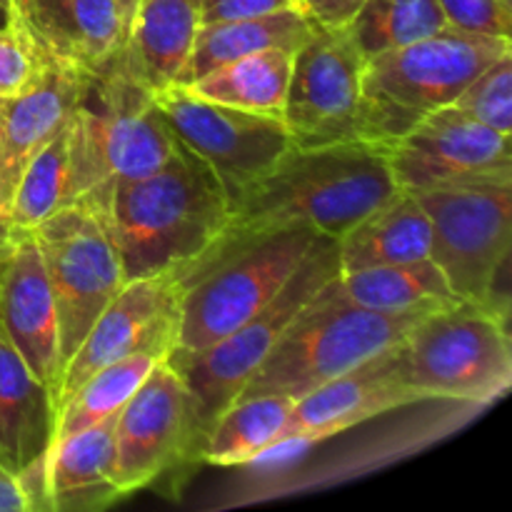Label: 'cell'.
<instances>
[{
  "label": "cell",
  "instance_id": "cell-1",
  "mask_svg": "<svg viewBox=\"0 0 512 512\" xmlns=\"http://www.w3.org/2000/svg\"><path fill=\"white\" fill-rule=\"evenodd\" d=\"M93 215L118 250L125 280H135L193 265L228 228L230 200L208 165L178 143L153 173L120 183Z\"/></svg>",
  "mask_w": 512,
  "mask_h": 512
},
{
  "label": "cell",
  "instance_id": "cell-2",
  "mask_svg": "<svg viewBox=\"0 0 512 512\" xmlns=\"http://www.w3.org/2000/svg\"><path fill=\"white\" fill-rule=\"evenodd\" d=\"M395 190L385 145L365 140L293 145L240 195L220 238L305 225L340 240Z\"/></svg>",
  "mask_w": 512,
  "mask_h": 512
},
{
  "label": "cell",
  "instance_id": "cell-3",
  "mask_svg": "<svg viewBox=\"0 0 512 512\" xmlns=\"http://www.w3.org/2000/svg\"><path fill=\"white\" fill-rule=\"evenodd\" d=\"M320 235L305 225L218 238L180 283L178 333L165 358L208 350L253 318L283 290Z\"/></svg>",
  "mask_w": 512,
  "mask_h": 512
},
{
  "label": "cell",
  "instance_id": "cell-4",
  "mask_svg": "<svg viewBox=\"0 0 512 512\" xmlns=\"http://www.w3.org/2000/svg\"><path fill=\"white\" fill-rule=\"evenodd\" d=\"M175 145L153 93L113 65L93 73L68 120L65 205L100 213L120 183L153 173Z\"/></svg>",
  "mask_w": 512,
  "mask_h": 512
},
{
  "label": "cell",
  "instance_id": "cell-5",
  "mask_svg": "<svg viewBox=\"0 0 512 512\" xmlns=\"http://www.w3.org/2000/svg\"><path fill=\"white\" fill-rule=\"evenodd\" d=\"M428 313H378L360 308L340 298L333 280L300 310L235 400L253 395L303 398L363 360L393 348Z\"/></svg>",
  "mask_w": 512,
  "mask_h": 512
},
{
  "label": "cell",
  "instance_id": "cell-6",
  "mask_svg": "<svg viewBox=\"0 0 512 512\" xmlns=\"http://www.w3.org/2000/svg\"><path fill=\"white\" fill-rule=\"evenodd\" d=\"M340 273L338 240L320 235L278 295L238 330L185 358H165L180 375L190 408V460L198 458L210 425L233 403L300 310Z\"/></svg>",
  "mask_w": 512,
  "mask_h": 512
},
{
  "label": "cell",
  "instance_id": "cell-7",
  "mask_svg": "<svg viewBox=\"0 0 512 512\" xmlns=\"http://www.w3.org/2000/svg\"><path fill=\"white\" fill-rule=\"evenodd\" d=\"M512 50L510 38L443 28L418 43L365 60V140L388 145L415 120L448 108L493 60Z\"/></svg>",
  "mask_w": 512,
  "mask_h": 512
},
{
  "label": "cell",
  "instance_id": "cell-8",
  "mask_svg": "<svg viewBox=\"0 0 512 512\" xmlns=\"http://www.w3.org/2000/svg\"><path fill=\"white\" fill-rule=\"evenodd\" d=\"M400 378L420 400L488 405L512 383L508 320L490 305L458 303L430 310L398 343Z\"/></svg>",
  "mask_w": 512,
  "mask_h": 512
},
{
  "label": "cell",
  "instance_id": "cell-9",
  "mask_svg": "<svg viewBox=\"0 0 512 512\" xmlns=\"http://www.w3.org/2000/svg\"><path fill=\"white\" fill-rule=\"evenodd\" d=\"M433 225L430 258L460 300L505 315L500 293L512 240V165L415 190Z\"/></svg>",
  "mask_w": 512,
  "mask_h": 512
},
{
  "label": "cell",
  "instance_id": "cell-10",
  "mask_svg": "<svg viewBox=\"0 0 512 512\" xmlns=\"http://www.w3.org/2000/svg\"><path fill=\"white\" fill-rule=\"evenodd\" d=\"M58 315L60 375L125 280L118 250L83 205H65L33 228ZM60 380V378H58Z\"/></svg>",
  "mask_w": 512,
  "mask_h": 512
},
{
  "label": "cell",
  "instance_id": "cell-11",
  "mask_svg": "<svg viewBox=\"0 0 512 512\" xmlns=\"http://www.w3.org/2000/svg\"><path fill=\"white\" fill-rule=\"evenodd\" d=\"M153 100L178 143L208 165L228 195L230 210L293 148V138L280 118L213 103L185 85L158 90Z\"/></svg>",
  "mask_w": 512,
  "mask_h": 512
},
{
  "label": "cell",
  "instance_id": "cell-12",
  "mask_svg": "<svg viewBox=\"0 0 512 512\" xmlns=\"http://www.w3.org/2000/svg\"><path fill=\"white\" fill-rule=\"evenodd\" d=\"M363 68L348 28L315 25L295 50L285 98L283 123L293 145L365 140Z\"/></svg>",
  "mask_w": 512,
  "mask_h": 512
},
{
  "label": "cell",
  "instance_id": "cell-13",
  "mask_svg": "<svg viewBox=\"0 0 512 512\" xmlns=\"http://www.w3.org/2000/svg\"><path fill=\"white\" fill-rule=\"evenodd\" d=\"M180 293L183 290L173 273L128 280L70 355L53 393L55 415L65 400L105 365L140 350L170 353L178 333Z\"/></svg>",
  "mask_w": 512,
  "mask_h": 512
},
{
  "label": "cell",
  "instance_id": "cell-14",
  "mask_svg": "<svg viewBox=\"0 0 512 512\" xmlns=\"http://www.w3.org/2000/svg\"><path fill=\"white\" fill-rule=\"evenodd\" d=\"M178 460H190L188 393L173 365L160 360L115 415L113 483L130 495Z\"/></svg>",
  "mask_w": 512,
  "mask_h": 512
},
{
  "label": "cell",
  "instance_id": "cell-15",
  "mask_svg": "<svg viewBox=\"0 0 512 512\" xmlns=\"http://www.w3.org/2000/svg\"><path fill=\"white\" fill-rule=\"evenodd\" d=\"M385 153L395 185L410 193L512 165L510 135L478 123L453 105L415 120L385 145Z\"/></svg>",
  "mask_w": 512,
  "mask_h": 512
},
{
  "label": "cell",
  "instance_id": "cell-16",
  "mask_svg": "<svg viewBox=\"0 0 512 512\" xmlns=\"http://www.w3.org/2000/svg\"><path fill=\"white\" fill-rule=\"evenodd\" d=\"M0 330L33 375L58 388V315L33 230L10 233L0 245Z\"/></svg>",
  "mask_w": 512,
  "mask_h": 512
},
{
  "label": "cell",
  "instance_id": "cell-17",
  "mask_svg": "<svg viewBox=\"0 0 512 512\" xmlns=\"http://www.w3.org/2000/svg\"><path fill=\"white\" fill-rule=\"evenodd\" d=\"M53 430L50 388L35 378L0 330V470L20 485L28 510H45V470Z\"/></svg>",
  "mask_w": 512,
  "mask_h": 512
},
{
  "label": "cell",
  "instance_id": "cell-18",
  "mask_svg": "<svg viewBox=\"0 0 512 512\" xmlns=\"http://www.w3.org/2000/svg\"><path fill=\"white\" fill-rule=\"evenodd\" d=\"M418 403L400 378L398 343L295 400L278 448L315 443L388 410Z\"/></svg>",
  "mask_w": 512,
  "mask_h": 512
},
{
  "label": "cell",
  "instance_id": "cell-19",
  "mask_svg": "<svg viewBox=\"0 0 512 512\" xmlns=\"http://www.w3.org/2000/svg\"><path fill=\"white\" fill-rule=\"evenodd\" d=\"M88 70L45 55L33 83L18 95L0 98V220L8 223L10 200L28 160L73 115Z\"/></svg>",
  "mask_w": 512,
  "mask_h": 512
},
{
  "label": "cell",
  "instance_id": "cell-20",
  "mask_svg": "<svg viewBox=\"0 0 512 512\" xmlns=\"http://www.w3.org/2000/svg\"><path fill=\"white\" fill-rule=\"evenodd\" d=\"M200 30L193 0H138L113 68L148 93L178 80Z\"/></svg>",
  "mask_w": 512,
  "mask_h": 512
},
{
  "label": "cell",
  "instance_id": "cell-21",
  "mask_svg": "<svg viewBox=\"0 0 512 512\" xmlns=\"http://www.w3.org/2000/svg\"><path fill=\"white\" fill-rule=\"evenodd\" d=\"M115 415L53 443L45 470V510L93 512L125 498L113 483Z\"/></svg>",
  "mask_w": 512,
  "mask_h": 512
},
{
  "label": "cell",
  "instance_id": "cell-22",
  "mask_svg": "<svg viewBox=\"0 0 512 512\" xmlns=\"http://www.w3.org/2000/svg\"><path fill=\"white\" fill-rule=\"evenodd\" d=\"M433 225L410 190H395L388 200L358 220L338 240L340 273L413 263L430 258Z\"/></svg>",
  "mask_w": 512,
  "mask_h": 512
},
{
  "label": "cell",
  "instance_id": "cell-23",
  "mask_svg": "<svg viewBox=\"0 0 512 512\" xmlns=\"http://www.w3.org/2000/svg\"><path fill=\"white\" fill-rule=\"evenodd\" d=\"M315 23L300 8H283L255 18L223 20V23L200 25L193 50L180 70L175 85H190L210 70L238 60L243 55L270 48L298 50L313 33Z\"/></svg>",
  "mask_w": 512,
  "mask_h": 512
},
{
  "label": "cell",
  "instance_id": "cell-24",
  "mask_svg": "<svg viewBox=\"0 0 512 512\" xmlns=\"http://www.w3.org/2000/svg\"><path fill=\"white\" fill-rule=\"evenodd\" d=\"M335 290L348 303L378 313H423L460 300L433 258L338 273Z\"/></svg>",
  "mask_w": 512,
  "mask_h": 512
},
{
  "label": "cell",
  "instance_id": "cell-25",
  "mask_svg": "<svg viewBox=\"0 0 512 512\" xmlns=\"http://www.w3.org/2000/svg\"><path fill=\"white\" fill-rule=\"evenodd\" d=\"M293 55V50L285 48L243 55V58L210 70L185 88H190L200 98L213 100V103L283 120L290 73H293Z\"/></svg>",
  "mask_w": 512,
  "mask_h": 512
},
{
  "label": "cell",
  "instance_id": "cell-26",
  "mask_svg": "<svg viewBox=\"0 0 512 512\" xmlns=\"http://www.w3.org/2000/svg\"><path fill=\"white\" fill-rule=\"evenodd\" d=\"M293 405L295 400L288 395L233 400L210 425L198 460L210 465H245L273 453Z\"/></svg>",
  "mask_w": 512,
  "mask_h": 512
},
{
  "label": "cell",
  "instance_id": "cell-27",
  "mask_svg": "<svg viewBox=\"0 0 512 512\" xmlns=\"http://www.w3.org/2000/svg\"><path fill=\"white\" fill-rule=\"evenodd\" d=\"M165 355L168 353H163V350H140V353L115 360V363L105 365L98 373L90 375L55 415L53 443L88 428V425L118 415V410L128 403V398L148 378L150 370L160 360H165Z\"/></svg>",
  "mask_w": 512,
  "mask_h": 512
},
{
  "label": "cell",
  "instance_id": "cell-28",
  "mask_svg": "<svg viewBox=\"0 0 512 512\" xmlns=\"http://www.w3.org/2000/svg\"><path fill=\"white\" fill-rule=\"evenodd\" d=\"M363 60L448 28L438 0H365L348 25Z\"/></svg>",
  "mask_w": 512,
  "mask_h": 512
},
{
  "label": "cell",
  "instance_id": "cell-29",
  "mask_svg": "<svg viewBox=\"0 0 512 512\" xmlns=\"http://www.w3.org/2000/svg\"><path fill=\"white\" fill-rule=\"evenodd\" d=\"M68 183V123L28 160L10 200V233H28L65 208Z\"/></svg>",
  "mask_w": 512,
  "mask_h": 512
},
{
  "label": "cell",
  "instance_id": "cell-30",
  "mask_svg": "<svg viewBox=\"0 0 512 512\" xmlns=\"http://www.w3.org/2000/svg\"><path fill=\"white\" fill-rule=\"evenodd\" d=\"M65 33L73 63L88 73L110 68L125 40V20L115 0H63Z\"/></svg>",
  "mask_w": 512,
  "mask_h": 512
},
{
  "label": "cell",
  "instance_id": "cell-31",
  "mask_svg": "<svg viewBox=\"0 0 512 512\" xmlns=\"http://www.w3.org/2000/svg\"><path fill=\"white\" fill-rule=\"evenodd\" d=\"M453 108L470 115L478 123L512 133V50L500 55L483 73L470 80L468 88L453 100Z\"/></svg>",
  "mask_w": 512,
  "mask_h": 512
},
{
  "label": "cell",
  "instance_id": "cell-32",
  "mask_svg": "<svg viewBox=\"0 0 512 512\" xmlns=\"http://www.w3.org/2000/svg\"><path fill=\"white\" fill-rule=\"evenodd\" d=\"M15 23L28 33V38L50 58L60 63H73L68 33H65L63 0H13Z\"/></svg>",
  "mask_w": 512,
  "mask_h": 512
},
{
  "label": "cell",
  "instance_id": "cell-33",
  "mask_svg": "<svg viewBox=\"0 0 512 512\" xmlns=\"http://www.w3.org/2000/svg\"><path fill=\"white\" fill-rule=\"evenodd\" d=\"M45 53L18 23L0 28V98L28 88L43 65Z\"/></svg>",
  "mask_w": 512,
  "mask_h": 512
},
{
  "label": "cell",
  "instance_id": "cell-34",
  "mask_svg": "<svg viewBox=\"0 0 512 512\" xmlns=\"http://www.w3.org/2000/svg\"><path fill=\"white\" fill-rule=\"evenodd\" d=\"M438 3L450 28L512 40V3L508 0H438Z\"/></svg>",
  "mask_w": 512,
  "mask_h": 512
},
{
  "label": "cell",
  "instance_id": "cell-35",
  "mask_svg": "<svg viewBox=\"0 0 512 512\" xmlns=\"http://www.w3.org/2000/svg\"><path fill=\"white\" fill-rule=\"evenodd\" d=\"M200 25L223 23V20L255 18L283 8H298V0H193Z\"/></svg>",
  "mask_w": 512,
  "mask_h": 512
},
{
  "label": "cell",
  "instance_id": "cell-36",
  "mask_svg": "<svg viewBox=\"0 0 512 512\" xmlns=\"http://www.w3.org/2000/svg\"><path fill=\"white\" fill-rule=\"evenodd\" d=\"M365 0H298V8L323 28H345Z\"/></svg>",
  "mask_w": 512,
  "mask_h": 512
},
{
  "label": "cell",
  "instance_id": "cell-37",
  "mask_svg": "<svg viewBox=\"0 0 512 512\" xmlns=\"http://www.w3.org/2000/svg\"><path fill=\"white\" fill-rule=\"evenodd\" d=\"M0 512H28L23 490L15 483V478H10L3 470H0Z\"/></svg>",
  "mask_w": 512,
  "mask_h": 512
},
{
  "label": "cell",
  "instance_id": "cell-38",
  "mask_svg": "<svg viewBox=\"0 0 512 512\" xmlns=\"http://www.w3.org/2000/svg\"><path fill=\"white\" fill-rule=\"evenodd\" d=\"M15 23L13 0H0V28H8Z\"/></svg>",
  "mask_w": 512,
  "mask_h": 512
},
{
  "label": "cell",
  "instance_id": "cell-39",
  "mask_svg": "<svg viewBox=\"0 0 512 512\" xmlns=\"http://www.w3.org/2000/svg\"><path fill=\"white\" fill-rule=\"evenodd\" d=\"M120 8V13H123V20H125V30H128V23H130V15H133L135 5H138V0H115Z\"/></svg>",
  "mask_w": 512,
  "mask_h": 512
},
{
  "label": "cell",
  "instance_id": "cell-40",
  "mask_svg": "<svg viewBox=\"0 0 512 512\" xmlns=\"http://www.w3.org/2000/svg\"><path fill=\"white\" fill-rule=\"evenodd\" d=\"M8 235H10V225L5 223V220H0V245H3L5 240H8Z\"/></svg>",
  "mask_w": 512,
  "mask_h": 512
}]
</instances>
